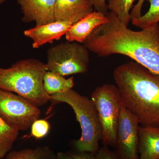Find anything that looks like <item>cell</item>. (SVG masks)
<instances>
[{
    "mask_svg": "<svg viewBox=\"0 0 159 159\" xmlns=\"http://www.w3.org/2000/svg\"><path fill=\"white\" fill-rule=\"evenodd\" d=\"M106 16L107 21L94 29L83 44L99 57L125 55L159 75V24L133 31L113 12Z\"/></svg>",
    "mask_w": 159,
    "mask_h": 159,
    "instance_id": "obj_1",
    "label": "cell"
},
{
    "mask_svg": "<svg viewBox=\"0 0 159 159\" xmlns=\"http://www.w3.org/2000/svg\"><path fill=\"white\" fill-rule=\"evenodd\" d=\"M6 0H0V5L1 4H3V3L5 2Z\"/></svg>",
    "mask_w": 159,
    "mask_h": 159,
    "instance_id": "obj_25",
    "label": "cell"
},
{
    "mask_svg": "<svg viewBox=\"0 0 159 159\" xmlns=\"http://www.w3.org/2000/svg\"><path fill=\"white\" fill-rule=\"evenodd\" d=\"M72 25L67 22L54 21L25 30L24 34L32 40L33 48H39L45 44L60 39Z\"/></svg>",
    "mask_w": 159,
    "mask_h": 159,
    "instance_id": "obj_10",
    "label": "cell"
},
{
    "mask_svg": "<svg viewBox=\"0 0 159 159\" xmlns=\"http://www.w3.org/2000/svg\"><path fill=\"white\" fill-rule=\"evenodd\" d=\"M47 71L45 64L35 58L20 60L8 68L0 66V89L16 93L35 106H42L50 99L43 88Z\"/></svg>",
    "mask_w": 159,
    "mask_h": 159,
    "instance_id": "obj_3",
    "label": "cell"
},
{
    "mask_svg": "<svg viewBox=\"0 0 159 159\" xmlns=\"http://www.w3.org/2000/svg\"><path fill=\"white\" fill-rule=\"evenodd\" d=\"M31 135L39 139L45 137L50 129V124L45 119H38L31 126Z\"/></svg>",
    "mask_w": 159,
    "mask_h": 159,
    "instance_id": "obj_19",
    "label": "cell"
},
{
    "mask_svg": "<svg viewBox=\"0 0 159 159\" xmlns=\"http://www.w3.org/2000/svg\"><path fill=\"white\" fill-rule=\"evenodd\" d=\"M113 78L122 104L142 126L159 127V75L131 61L117 66Z\"/></svg>",
    "mask_w": 159,
    "mask_h": 159,
    "instance_id": "obj_2",
    "label": "cell"
},
{
    "mask_svg": "<svg viewBox=\"0 0 159 159\" xmlns=\"http://www.w3.org/2000/svg\"><path fill=\"white\" fill-rule=\"evenodd\" d=\"M53 151L48 146L34 148H25L10 152L6 159H56Z\"/></svg>",
    "mask_w": 159,
    "mask_h": 159,
    "instance_id": "obj_16",
    "label": "cell"
},
{
    "mask_svg": "<svg viewBox=\"0 0 159 159\" xmlns=\"http://www.w3.org/2000/svg\"><path fill=\"white\" fill-rule=\"evenodd\" d=\"M89 51L83 44L76 42L61 43L47 51V71L61 76L84 74L88 70Z\"/></svg>",
    "mask_w": 159,
    "mask_h": 159,
    "instance_id": "obj_6",
    "label": "cell"
},
{
    "mask_svg": "<svg viewBox=\"0 0 159 159\" xmlns=\"http://www.w3.org/2000/svg\"><path fill=\"white\" fill-rule=\"evenodd\" d=\"M146 0H139L130 11L131 20L139 18L142 16V6Z\"/></svg>",
    "mask_w": 159,
    "mask_h": 159,
    "instance_id": "obj_22",
    "label": "cell"
},
{
    "mask_svg": "<svg viewBox=\"0 0 159 159\" xmlns=\"http://www.w3.org/2000/svg\"><path fill=\"white\" fill-rule=\"evenodd\" d=\"M107 20L105 15L93 11L71 25L65 35L66 39L67 41L83 43L94 29Z\"/></svg>",
    "mask_w": 159,
    "mask_h": 159,
    "instance_id": "obj_12",
    "label": "cell"
},
{
    "mask_svg": "<svg viewBox=\"0 0 159 159\" xmlns=\"http://www.w3.org/2000/svg\"><path fill=\"white\" fill-rule=\"evenodd\" d=\"M49 101L55 104L67 103L73 109L81 129V137L74 142L75 148L79 152L97 153L99 141L102 140V129L97 109L91 99L71 89L51 95Z\"/></svg>",
    "mask_w": 159,
    "mask_h": 159,
    "instance_id": "obj_4",
    "label": "cell"
},
{
    "mask_svg": "<svg viewBox=\"0 0 159 159\" xmlns=\"http://www.w3.org/2000/svg\"><path fill=\"white\" fill-rule=\"evenodd\" d=\"M158 33H159V26H158Z\"/></svg>",
    "mask_w": 159,
    "mask_h": 159,
    "instance_id": "obj_26",
    "label": "cell"
},
{
    "mask_svg": "<svg viewBox=\"0 0 159 159\" xmlns=\"http://www.w3.org/2000/svg\"><path fill=\"white\" fill-rule=\"evenodd\" d=\"M150 3L148 11L139 18L131 20L134 26L141 29L147 28L159 22V0H148Z\"/></svg>",
    "mask_w": 159,
    "mask_h": 159,
    "instance_id": "obj_18",
    "label": "cell"
},
{
    "mask_svg": "<svg viewBox=\"0 0 159 159\" xmlns=\"http://www.w3.org/2000/svg\"><path fill=\"white\" fill-rule=\"evenodd\" d=\"M19 131L0 116V159L3 158L17 140Z\"/></svg>",
    "mask_w": 159,
    "mask_h": 159,
    "instance_id": "obj_15",
    "label": "cell"
},
{
    "mask_svg": "<svg viewBox=\"0 0 159 159\" xmlns=\"http://www.w3.org/2000/svg\"><path fill=\"white\" fill-rule=\"evenodd\" d=\"M137 117L122 104L115 146L121 159H139V125Z\"/></svg>",
    "mask_w": 159,
    "mask_h": 159,
    "instance_id": "obj_8",
    "label": "cell"
},
{
    "mask_svg": "<svg viewBox=\"0 0 159 159\" xmlns=\"http://www.w3.org/2000/svg\"><path fill=\"white\" fill-rule=\"evenodd\" d=\"M70 154L74 159H95V154L88 152H79Z\"/></svg>",
    "mask_w": 159,
    "mask_h": 159,
    "instance_id": "obj_23",
    "label": "cell"
},
{
    "mask_svg": "<svg viewBox=\"0 0 159 159\" xmlns=\"http://www.w3.org/2000/svg\"><path fill=\"white\" fill-rule=\"evenodd\" d=\"M43 84L45 91L50 96L65 92L72 89L75 84L74 77L66 78L49 71L44 75Z\"/></svg>",
    "mask_w": 159,
    "mask_h": 159,
    "instance_id": "obj_14",
    "label": "cell"
},
{
    "mask_svg": "<svg viewBox=\"0 0 159 159\" xmlns=\"http://www.w3.org/2000/svg\"><path fill=\"white\" fill-rule=\"evenodd\" d=\"M87 0H56L54 8L55 21L74 24L93 11Z\"/></svg>",
    "mask_w": 159,
    "mask_h": 159,
    "instance_id": "obj_11",
    "label": "cell"
},
{
    "mask_svg": "<svg viewBox=\"0 0 159 159\" xmlns=\"http://www.w3.org/2000/svg\"><path fill=\"white\" fill-rule=\"evenodd\" d=\"M135 0H107V8L120 21L128 27L131 21L130 10Z\"/></svg>",
    "mask_w": 159,
    "mask_h": 159,
    "instance_id": "obj_17",
    "label": "cell"
},
{
    "mask_svg": "<svg viewBox=\"0 0 159 159\" xmlns=\"http://www.w3.org/2000/svg\"><path fill=\"white\" fill-rule=\"evenodd\" d=\"M56 159H74L70 154L60 152L57 153L56 155Z\"/></svg>",
    "mask_w": 159,
    "mask_h": 159,
    "instance_id": "obj_24",
    "label": "cell"
},
{
    "mask_svg": "<svg viewBox=\"0 0 159 159\" xmlns=\"http://www.w3.org/2000/svg\"><path fill=\"white\" fill-rule=\"evenodd\" d=\"M90 99L97 109L102 129V144L115 146L122 105L118 88L108 84L98 87L92 93Z\"/></svg>",
    "mask_w": 159,
    "mask_h": 159,
    "instance_id": "obj_5",
    "label": "cell"
},
{
    "mask_svg": "<svg viewBox=\"0 0 159 159\" xmlns=\"http://www.w3.org/2000/svg\"><path fill=\"white\" fill-rule=\"evenodd\" d=\"M139 159H159V127L139 126Z\"/></svg>",
    "mask_w": 159,
    "mask_h": 159,
    "instance_id": "obj_13",
    "label": "cell"
},
{
    "mask_svg": "<svg viewBox=\"0 0 159 159\" xmlns=\"http://www.w3.org/2000/svg\"><path fill=\"white\" fill-rule=\"evenodd\" d=\"M95 159H121L116 152L109 149L108 146L103 145L95 154Z\"/></svg>",
    "mask_w": 159,
    "mask_h": 159,
    "instance_id": "obj_20",
    "label": "cell"
},
{
    "mask_svg": "<svg viewBox=\"0 0 159 159\" xmlns=\"http://www.w3.org/2000/svg\"><path fill=\"white\" fill-rule=\"evenodd\" d=\"M40 115L38 107L24 97L0 89V116L19 131L28 130Z\"/></svg>",
    "mask_w": 159,
    "mask_h": 159,
    "instance_id": "obj_7",
    "label": "cell"
},
{
    "mask_svg": "<svg viewBox=\"0 0 159 159\" xmlns=\"http://www.w3.org/2000/svg\"><path fill=\"white\" fill-rule=\"evenodd\" d=\"M56 0H17L23 14L24 22L42 25L55 21L54 8Z\"/></svg>",
    "mask_w": 159,
    "mask_h": 159,
    "instance_id": "obj_9",
    "label": "cell"
},
{
    "mask_svg": "<svg viewBox=\"0 0 159 159\" xmlns=\"http://www.w3.org/2000/svg\"><path fill=\"white\" fill-rule=\"evenodd\" d=\"M92 4L95 11H99L107 15L108 13V9L107 0H87Z\"/></svg>",
    "mask_w": 159,
    "mask_h": 159,
    "instance_id": "obj_21",
    "label": "cell"
}]
</instances>
